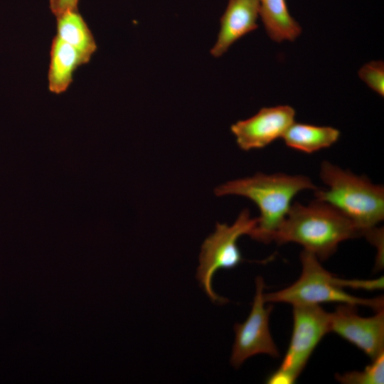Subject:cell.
<instances>
[{
	"label": "cell",
	"mask_w": 384,
	"mask_h": 384,
	"mask_svg": "<svg viewBox=\"0 0 384 384\" xmlns=\"http://www.w3.org/2000/svg\"><path fill=\"white\" fill-rule=\"evenodd\" d=\"M370 317L357 313V306L340 304L329 313V329L375 359L384 353V311Z\"/></svg>",
	"instance_id": "ba28073f"
},
{
	"label": "cell",
	"mask_w": 384,
	"mask_h": 384,
	"mask_svg": "<svg viewBox=\"0 0 384 384\" xmlns=\"http://www.w3.org/2000/svg\"><path fill=\"white\" fill-rule=\"evenodd\" d=\"M336 379L344 384H383L384 383V353L372 360L361 371H350L336 375Z\"/></svg>",
	"instance_id": "9a60e30c"
},
{
	"label": "cell",
	"mask_w": 384,
	"mask_h": 384,
	"mask_svg": "<svg viewBox=\"0 0 384 384\" xmlns=\"http://www.w3.org/2000/svg\"><path fill=\"white\" fill-rule=\"evenodd\" d=\"M302 273L299 279L289 287L264 294L266 303L296 304H320L322 303L348 304L366 306L375 311L383 309V297L363 299L344 290L346 287L365 289H380L383 279L351 280L337 278L326 271L312 253L303 250L300 255Z\"/></svg>",
	"instance_id": "3957f363"
},
{
	"label": "cell",
	"mask_w": 384,
	"mask_h": 384,
	"mask_svg": "<svg viewBox=\"0 0 384 384\" xmlns=\"http://www.w3.org/2000/svg\"><path fill=\"white\" fill-rule=\"evenodd\" d=\"M259 0H228L210 54L218 58L240 38L258 28Z\"/></svg>",
	"instance_id": "30bf717a"
},
{
	"label": "cell",
	"mask_w": 384,
	"mask_h": 384,
	"mask_svg": "<svg viewBox=\"0 0 384 384\" xmlns=\"http://www.w3.org/2000/svg\"><path fill=\"white\" fill-rule=\"evenodd\" d=\"M320 176L328 188L316 190V200L338 210L367 238L384 218L383 187L326 161Z\"/></svg>",
	"instance_id": "277c9868"
},
{
	"label": "cell",
	"mask_w": 384,
	"mask_h": 384,
	"mask_svg": "<svg viewBox=\"0 0 384 384\" xmlns=\"http://www.w3.org/2000/svg\"><path fill=\"white\" fill-rule=\"evenodd\" d=\"M257 221V218L250 217L248 209H244L232 225L217 223L215 231L203 242L196 277L213 302L223 304L227 301L213 290L211 281L214 273L221 269H233L243 260L238 240L243 235H250Z\"/></svg>",
	"instance_id": "5b68a950"
},
{
	"label": "cell",
	"mask_w": 384,
	"mask_h": 384,
	"mask_svg": "<svg viewBox=\"0 0 384 384\" xmlns=\"http://www.w3.org/2000/svg\"><path fill=\"white\" fill-rule=\"evenodd\" d=\"M359 78L379 95H384V63L382 60H372L358 70Z\"/></svg>",
	"instance_id": "2e32d148"
},
{
	"label": "cell",
	"mask_w": 384,
	"mask_h": 384,
	"mask_svg": "<svg viewBox=\"0 0 384 384\" xmlns=\"http://www.w3.org/2000/svg\"><path fill=\"white\" fill-rule=\"evenodd\" d=\"M259 16L269 37L277 43L294 41L302 27L291 16L286 0H259Z\"/></svg>",
	"instance_id": "7c38bea8"
},
{
	"label": "cell",
	"mask_w": 384,
	"mask_h": 384,
	"mask_svg": "<svg viewBox=\"0 0 384 384\" xmlns=\"http://www.w3.org/2000/svg\"><path fill=\"white\" fill-rule=\"evenodd\" d=\"M306 189H318L307 176L257 173L250 177L228 181L215 188V194L236 195L254 202L260 215L257 218V224L250 236L269 243L286 218L294 197Z\"/></svg>",
	"instance_id": "6da1fadb"
},
{
	"label": "cell",
	"mask_w": 384,
	"mask_h": 384,
	"mask_svg": "<svg viewBox=\"0 0 384 384\" xmlns=\"http://www.w3.org/2000/svg\"><path fill=\"white\" fill-rule=\"evenodd\" d=\"M79 0H49L51 12L55 16L70 10L78 9Z\"/></svg>",
	"instance_id": "e0dca14e"
},
{
	"label": "cell",
	"mask_w": 384,
	"mask_h": 384,
	"mask_svg": "<svg viewBox=\"0 0 384 384\" xmlns=\"http://www.w3.org/2000/svg\"><path fill=\"white\" fill-rule=\"evenodd\" d=\"M86 63L87 60L75 48L55 35L50 50L48 90L57 95L65 92L73 82L75 71Z\"/></svg>",
	"instance_id": "8fae6325"
},
{
	"label": "cell",
	"mask_w": 384,
	"mask_h": 384,
	"mask_svg": "<svg viewBox=\"0 0 384 384\" xmlns=\"http://www.w3.org/2000/svg\"><path fill=\"white\" fill-rule=\"evenodd\" d=\"M330 332L329 313L320 304L293 305V329L279 369L295 380L323 337Z\"/></svg>",
	"instance_id": "8992f818"
},
{
	"label": "cell",
	"mask_w": 384,
	"mask_h": 384,
	"mask_svg": "<svg viewBox=\"0 0 384 384\" xmlns=\"http://www.w3.org/2000/svg\"><path fill=\"white\" fill-rule=\"evenodd\" d=\"M56 36L75 48L88 63L97 50L94 36L78 9L56 16Z\"/></svg>",
	"instance_id": "5bb4252c"
},
{
	"label": "cell",
	"mask_w": 384,
	"mask_h": 384,
	"mask_svg": "<svg viewBox=\"0 0 384 384\" xmlns=\"http://www.w3.org/2000/svg\"><path fill=\"white\" fill-rule=\"evenodd\" d=\"M266 381L270 384H292L296 380L287 372L278 368L277 370L267 377Z\"/></svg>",
	"instance_id": "ac0fdd59"
},
{
	"label": "cell",
	"mask_w": 384,
	"mask_h": 384,
	"mask_svg": "<svg viewBox=\"0 0 384 384\" xmlns=\"http://www.w3.org/2000/svg\"><path fill=\"white\" fill-rule=\"evenodd\" d=\"M255 284V294L249 316L243 323L234 326L235 337L230 363L236 368L247 358L257 354H266L274 358L279 356L269 328L272 306H265V283L262 277L256 278Z\"/></svg>",
	"instance_id": "52a82bcc"
},
{
	"label": "cell",
	"mask_w": 384,
	"mask_h": 384,
	"mask_svg": "<svg viewBox=\"0 0 384 384\" xmlns=\"http://www.w3.org/2000/svg\"><path fill=\"white\" fill-rule=\"evenodd\" d=\"M360 236L361 232L348 218L329 204L315 200L308 206L292 205L272 242L299 244L304 250L324 260L341 242Z\"/></svg>",
	"instance_id": "7a4b0ae2"
},
{
	"label": "cell",
	"mask_w": 384,
	"mask_h": 384,
	"mask_svg": "<svg viewBox=\"0 0 384 384\" xmlns=\"http://www.w3.org/2000/svg\"><path fill=\"white\" fill-rule=\"evenodd\" d=\"M339 137V130L331 127L294 122L282 138L287 146L311 154L330 147Z\"/></svg>",
	"instance_id": "4fadbf2b"
},
{
	"label": "cell",
	"mask_w": 384,
	"mask_h": 384,
	"mask_svg": "<svg viewBox=\"0 0 384 384\" xmlns=\"http://www.w3.org/2000/svg\"><path fill=\"white\" fill-rule=\"evenodd\" d=\"M295 114L289 105L263 107L252 117L232 124L230 130L240 149H262L282 137L294 122Z\"/></svg>",
	"instance_id": "9c48e42d"
}]
</instances>
